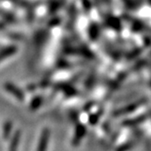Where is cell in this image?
Masks as SVG:
<instances>
[{
    "label": "cell",
    "instance_id": "obj_1",
    "mask_svg": "<svg viewBox=\"0 0 151 151\" xmlns=\"http://www.w3.org/2000/svg\"><path fill=\"white\" fill-rule=\"evenodd\" d=\"M50 132L47 128H45L44 130L42 131L40 139H39V143L37 147V151H47V144H48V139H49Z\"/></svg>",
    "mask_w": 151,
    "mask_h": 151
},
{
    "label": "cell",
    "instance_id": "obj_2",
    "mask_svg": "<svg viewBox=\"0 0 151 151\" xmlns=\"http://www.w3.org/2000/svg\"><path fill=\"white\" fill-rule=\"evenodd\" d=\"M86 135V127L79 124L76 127V133H75V137L73 138V145L74 146H78L82 138L84 137V136Z\"/></svg>",
    "mask_w": 151,
    "mask_h": 151
},
{
    "label": "cell",
    "instance_id": "obj_3",
    "mask_svg": "<svg viewBox=\"0 0 151 151\" xmlns=\"http://www.w3.org/2000/svg\"><path fill=\"white\" fill-rule=\"evenodd\" d=\"M6 89L10 93H11V94L15 95V96H16V98L18 100H23L24 99V95H23V93L21 92L20 90H18L17 88H15L14 86H12V85H7L6 86Z\"/></svg>",
    "mask_w": 151,
    "mask_h": 151
},
{
    "label": "cell",
    "instance_id": "obj_4",
    "mask_svg": "<svg viewBox=\"0 0 151 151\" xmlns=\"http://www.w3.org/2000/svg\"><path fill=\"white\" fill-rule=\"evenodd\" d=\"M19 138H20V132L17 131L12 138V141H11V144H10V147H9V151H17Z\"/></svg>",
    "mask_w": 151,
    "mask_h": 151
},
{
    "label": "cell",
    "instance_id": "obj_5",
    "mask_svg": "<svg viewBox=\"0 0 151 151\" xmlns=\"http://www.w3.org/2000/svg\"><path fill=\"white\" fill-rule=\"evenodd\" d=\"M11 128H12V124L11 122H6L4 125V129H3V133H4V138H7L9 136V133L11 131Z\"/></svg>",
    "mask_w": 151,
    "mask_h": 151
},
{
    "label": "cell",
    "instance_id": "obj_6",
    "mask_svg": "<svg viewBox=\"0 0 151 151\" xmlns=\"http://www.w3.org/2000/svg\"><path fill=\"white\" fill-rule=\"evenodd\" d=\"M41 102H42V99H41L40 98H37V99H36L35 100H33V102H32V105H31V109H37V107L40 106Z\"/></svg>",
    "mask_w": 151,
    "mask_h": 151
}]
</instances>
